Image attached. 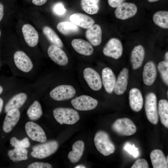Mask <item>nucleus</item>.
Here are the masks:
<instances>
[{
    "instance_id": "14",
    "label": "nucleus",
    "mask_w": 168,
    "mask_h": 168,
    "mask_svg": "<svg viewBox=\"0 0 168 168\" xmlns=\"http://www.w3.org/2000/svg\"><path fill=\"white\" fill-rule=\"evenodd\" d=\"M116 82V77L112 70L108 67L104 68L102 71V82L107 93L113 92Z\"/></svg>"
},
{
    "instance_id": "46",
    "label": "nucleus",
    "mask_w": 168,
    "mask_h": 168,
    "mask_svg": "<svg viewBox=\"0 0 168 168\" xmlns=\"http://www.w3.org/2000/svg\"><path fill=\"white\" fill-rule=\"evenodd\" d=\"M3 91V88L0 85V94H1Z\"/></svg>"
},
{
    "instance_id": "6",
    "label": "nucleus",
    "mask_w": 168,
    "mask_h": 168,
    "mask_svg": "<svg viewBox=\"0 0 168 168\" xmlns=\"http://www.w3.org/2000/svg\"><path fill=\"white\" fill-rule=\"evenodd\" d=\"M76 93V90L72 86L62 85L52 89L49 93V95L54 100L62 101L73 98Z\"/></svg>"
},
{
    "instance_id": "41",
    "label": "nucleus",
    "mask_w": 168,
    "mask_h": 168,
    "mask_svg": "<svg viewBox=\"0 0 168 168\" xmlns=\"http://www.w3.org/2000/svg\"><path fill=\"white\" fill-rule=\"evenodd\" d=\"M47 0H32L33 3L36 6H41L45 4Z\"/></svg>"
},
{
    "instance_id": "39",
    "label": "nucleus",
    "mask_w": 168,
    "mask_h": 168,
    "mask_svg": "<svg viewBox=\"0 0 168 168\" xmlns=\"http://www.w3.org/2000/svg\"><path fill=\"white\" fill-rule=\"evenodd\" d=\"M51 165L47 163L35 162L29 165L28 168H51Z\"/></svg>"
},
{
    "instance_id": "19",
    "label": "nucleus",
    "mask_w": 168,
    "mask_h": 168,
    "mask_svg": "<svg viewBox=\"0 0 168 168\" xmlns=\"http://www.w3.org/2000/svg\"><path fill=\"white\" fill-rule=\"evenodd\" d=\"M102 32L100 26L93 24L87 29L85 33L86 37L90 43L94 46L99 45L102 41Z\"/></svg>"
},
{
    "instance_id": "37",
    "label": "nucleus",
    "mask_w": 168,
    "mask_h": 168,
    "mask_svg": "<svg viewBox=\"0 0 168 168\" xmlns=\"http://www.w3.org/2000/svg\"><path fill=\"white\" fill-rule=\"evenodd\" d=\"M53 10L54 13L58 16L64 15L66 12L64 5L61 3L56 4L53 7Z\"/></svg>"
},
{
    "instance_id": "2",
    "label": "nucleus",
    "mask_w": 168,
    "mask_h": 168,
    "mask_svg": "<svg viewBox=\"0 0 168 168\" xmlns=\"http://www.w3.org/2000/svg\"><path fill=\"white\" fill-rule=\"evenodd\" d=\"M53 114L56 120L61 125L63 124H73L80 119L78 112L70 108H57L54 110Z\"/></svg>"
},
{
    "instance_id": "47",
    "label": "nucleus",
    "mask_w": 168,
    "mask_h": 168,
    "mask_svg": "<svg viewBox=\"0 0 168 168\" xmlns=\"http://www.w3.org/2000/svg\"><path fill=\"white\" fill-rule=\"evenodd\" d=\"M149 2H156V1H157L159 0H147Z\"/></svg>"
},
{
    "instance_id": "28",
    "label": "nucleus",
    "mask_w": 168,
    "mask_h": 168,
    "mask_svg": "<svg viewBox=\"0 0 168 168\" xmlns=\"http://www.w3.org/2000/svg\"><path fill=\"white\" fill-rule=\"evenodd\" d=\"M158 114L161 123L168 128V102L165 99L160 100L158 105Z\"/></svg>"
},
{
    "instance_id": "21",
    "label": "nucleus",
    "mask_w": 168,
    "mask_h": 168,
    "mask_svg": "<svg viewBox=\"0 0 168 168\" xmlns=\"http://www.w3.org/2000/svg\"><path fill=\"white\" fill-rule=\"evenodd\" d=\"M128 70L124 68L120 72L116 80L114 90L117 95L123 94L126 91L128 85Z\"/></svg>"
},
{
    "instance_id": "17",
    "label": "nucleus",
    "mask_w": 168,
    "mask_h": 168,
    "mask_svg": "<svg viewBox=\"0 0 168 168\" xmlns=\"http://www.w3.org/2000/svg\"><path fill=\"white\" fill-rule=\"evenodd\" d=\"M129 103L132 110L138 112L142 108L143 104V99L142 93L138 88L131 89L129 92Z\"/></svg>"
},
{
    "instance_id": "49",
    "label": "nucleus",
    "mask_w": 168,
    "mask_h": 168,
    "mask_svg": "<svg viewBox=\"0 0 168 168\" xmlns=\"http://www.w3.org/2000/svg\"><path fill=\"white\" fill-rule=\"evenodd\" d=\"M1 30H0V36H1Z\"/></svg>"
},
{
    "instance_id": "15",
    "label": "nucleus",
    "mask_w": 168,
    "mask_h": 168,
    "mask_svg": "<svg viewBox=\"0 0 168 168\" xmlns=\"http://www.w3.org/2000/svg\"><path fill=\"white\" fill-rule=\"evenodd\" d=\"M22 31L26 42L30 47H33L37 44L39 35L35 29L29 24L24 25Z\"/></svg>"
},
{
    "instance_id": "40",
    "label": "nucleus",
    "mask_w": 168,
    "mask_h": 168,
    "mask_svg": "<svg viewBox=\"0 0 168 168\" xmlns=\"http://www.w3.org/2000/svg\"><path fill=\"white\" fill-rule=\"evenodd\" d=\"M110 6L113 8L117 7L123 2L124 0H108Z\"/></svg>"
},
{
    "instance_id": "4",
    "label": "nucleus",
    "mask_w": 168,
    "mask_h": 168,
    "mask_svg": "<svg viewBox=\"0 0 168 168\" xmlns=\"http://www.w3.org/2000/svg\"><path fill=\"white\" fill-rule=\"evenodd\" d=\"M145 110L148 121L153 124H156L159 121V115L156 96L154 93L150 92L146 95Z\"/></svg>"
},
{
    "instance_id": "44",
    "label": "nucleus",
    "mask_w": 168,
    "mask_h": 168,
    "mask_svg": "<svg viewBox=\"0 0 168 168\" xmlns=\"http://www.w3.org/2000/svg\"><path fill=\"white\" fill-rule=\"evenodd\" d=\"M164 59L165 61L168 62V52H167L165 54Z\"/></svg>"
},
{
    "instance_id": "16",
    "label": "nucleus",
    "mask_w": 168,
    "mask_h": 168,
    "mask_svg": "<svg viewBox=\"0 0 168 168\" xmlns=\"http://www.w3.org/2000/svg\"><path fill=\"white\" fill-rule=\"evenodd\" d=\"M20 116V112L18 109H13L7 112L3 122V131L6 133L11 131L18 122Z\"/></svg>"
},
{
    "instance_id": "20",
    "label": "nucleus",
    "mask_w": 168,
    "mask_h": 168,
    "mask_svg": "<svg viewBox=\"0 0 168 168\" xmlns=\"http://www.w3.org/2000/svg\"><path fill=\"white\" fill-rule=\"evenodd\" d=\"M71 22L78 26L87 29L95 23L94 20L91 17L81 13H76L70 17Z\"/></svg>"
},
{
    "instance_id": "42",
    "label": "nucleus",
    "mask_w": 168,
    "mask_h": 168,
    "mask_svg": "<svg viewBox=\"0 0 168 168\" xmlns=\"http://www.w3.org/2000/svg\"><path fill=\"white\" fill-rule=\"evenodd\" d=\"M4 15V6L3 4L0 2V21L3 18Z\"/></svg>"
},
{
    "instance_id": "31",
    "label": "nucleus",
    "mask_w": 168,
    "mask_h": 168,
    "mask_svg": "<svg viewBox=\"0 0 168 168\" xmlns=\"http://www.w3.org/2000/svg\"><path fill=\"white\" fill-rule=\"evenodd\" d=\"M29 119L34 121L39 119L42 114L41 107L37 100H35L30 105L27 111Z\"/></svg>"
},
{
    "instance_id": "13",
    "label": "nucleus",
    "mask_w": 168,
    "mask_h": 168,
    "mask_svg": "<svg viewBox=\"0 0 168 168\" xmlns=\"http://www.w3.org/2000/svg\"><path fill=\"white\" fill-rule=\"evenodd\" d=\"M47 52L50 59L57 64L64 66L68 63V57L61 48L52 44L49 47Z\"/></svg>"
},
{
    "instance_id": "11",
    "label": "nucleus",
    "mask_w": 168,
    "mask_h": 168,
    "mask_svg": "<svg viewBox=\"0 0 168 168\" xmlns=\"http://www.w3.org/2000/svg\"><path fill=\"white\" fill-rule=\"evenodd\" d=\"M137 10V7L134 4L123 2L117 7L114 14L118 19L125 20L135 16Z\"/></svg>"
},
{
    "instance_id": "12",
    "label": "nucleus",
    "mask_w": 168,
    "mask_h": 168,
    "mask_svg": "<svg viewBox=\"0 0 168 168\" xmlns=\"http://www.w3.org/2000/svg\"><path fill=\"white\" fill-rule=\"evenodd\" d=\"M14 60L16 67L23 72H29L33 67V64L30 58L22 51H16L14 55Z\"/></svg>"
},
{
    "instance_id": "32",
    "label": "nucleus",
    "mask_w": 168,
    "mask_h": 168,
    "mask_svg": "<svg viewBox=\"0 0 168 168\" xmlns=\"http://www.w3.org/2000/svg\"><path fill=\"white\" fill-rule=\"evenodd\" d=\"M27 153L28 151L25 148H15L8 152L10 159L15 162L26 160Z\"/></svg>"
},
{
    "instance_id": "5",
    "label": "nucleus",
    "mask_w": 168,
    "mask_h": 168,
    "mask_svg": "<svg viewBox=\"0 0 168 168\" xmlns=\"http://www.w3.org/2000/svg\"><path fill=\"white\" fill-rule=\"evenodd\" d=\"M112 130L122 136H129L134 134L136 127L133 122L127 118L116 120L112 125Z\"/></svg>"
},
{
    "instance_id": "25",
    "label": "nucleus",
    "mask_w": 168,
    "mask_h": 168,
    "mask_svg": "<svg viewBox=\"0 0 168 168\" xmlns=\"http://www.w3.org/2000/svg\"><path fill=\"white\" fill-rule=\"evenodd\" d=\"M72 150L68 153V158L72 163L77 162L81 158L84 149V143L82 140H78L73 144Z\"/></svg>"
},
{
    "instance_id": "23",
    "label": "nucleus",
    "mask_w": 168,
    "mask_h": 168,
    "mask_svg": "<svg viewBox=\"0 0 168 168\" xmlns=\"http://www.w3.org/2000/svg\"><path fill=\"white\" fill-rule=\"evenodd\" d=\"M145 54L144 48L142 45H137L133 48L131 55V62L133 69H137L140 67L144 60Z\"/></svg>"
},
{
    "instance_id": "30",
    "label": "nucleus",
    "mask_w": 168,
    "mask_h": 168,
    "mask_svg": "<svg viewBox=\"0 0 168 168\" xmlns=\"http://www.w3.org/2000/svg\"><path fill=\"white\" fill-rule=\"evenodd\" d=\"M43 32L48 40L53 44L61 48L63 47V43L55 32L50 27L44 26Z\"/></svg>"
},
{
    "instance_id": "34",
    "label": "nucleus",
    "mask_w": 168,
    "mask_h": 168,
    "mask_svg": "<svg viewBox=\"0 0 168 168\" xmlns=\"http://www.w3.org/2000/svg\"><path fill=\"white\" fill-rule=\"evenodd\" d=\"M157 69L164 83L168 85V62L165 61L160 62L157 65Z\"/></svg>"
},
{
    "instance_id": "48",
    "label": "nucleus",
    "mask_w": 168,
    "mask_h": 168,
    "mask_svg": "<svg viewBox=\"0 0 168 168\" xmlns=\"http://www.w3.org/2000/svg\"><path fill=\"white\" fill-rule=\"evenodd\" d=\"M166 161H167V162L168 163V156H167V157L166 158Z\"/></svg>"
},
{
    "instance_id": "18",
    "label": "nucleus",
    "mask_w": 168,
    "mask_h": 168,
    "mask_svg": "<svg viewBox=\"0 0 168 168\" xmlns=\"http://www.w3.org/2000/svg\"><path fill=\"white\" fill-rule=\"evenodd\" d=\"M157 73L155 63L152 61L147 62L144 66L142 73L144 83L147 86L152 85L156 79Z\"/></svg>"
},
{
    "instance_id": "29",
    "label": "nucleus",
    "mask_w": 168,
    "mask_h": 168,
    "mask_svg": "<svg viewBox=\"0 0 168 168\" xmlns=\"http://www.w3.org/2000/svg\"><path fill=\"white\" fill-rule=\"evenodd\" d=\"M100 0H81V6L82 10L89 14L97 13L99 10Z\"/></svg>"
},
{
    "instance_id": "24",
    "label": "nucleus",
    "mask_w": 168,
    "mask_h": 168,
    "mask_svg": "<svg viewBox=\"0 0 168 168\" xmlns=\"http://www.w3.org/2000/svg\"><path fill=\"white\" fill-rule=\"evenodd\" d=\"M150 158L153 168H168L166 157L161 150L156 149L152 151L150 154Z\"/></svg>"
},
{
    "instance_id": "1",
    "label": "nucleus",
    "mask_w": 168,
    "mask_h": 168,
    "mask_svg": "<svg viewBox=\"0 0 168 168\" xmlns=\"http://www.w3.org/2000/svg\"><path fill=\"white\" fill-rule=\"evenodd\" d=\"M94 142L98 151L104 156H109L115 151L114 144L108 133L104 131L100 130L96 133L94 138Z\"/></svg>"
},
{
    "instance_id": "3",
    "label": "nucleus",
    "mask_w": 168,
    "mask_h": 168,
    "mask_svg": "<svg viewBox=\"0 0 168 168\" xmlns=\"http://www.w3.org/2000/svg\"><path fill=\"white\" fill-rule=\"evenodd\" d=\"M58 147V142L51 140L34 146L31 155L38 159H43L48 157L55 153Z\"/></svg>"
},
{
    "instance_id": "27",
    "label": "nucleus",
    "mask_w": 168,
    "mask_h": 168,
    "mask_svg": "<svg viewBox=\"0 0 168 168\" xmlns=\"http://www.w3.org/2000/svg\"><path fill=\"white\" fill-rule=\"evenodd\" d=\"M57 28L60 33L65 35L76 34L79 30L78 26L69 21H62L59 23Z\"/></svg>"
},
{
    "instance_id": "9",
    "label": "nucleus",
    "mask_w": 168,
    "mask_h": 168,
    "mask_svg": "<svg viewBox=\"0 0 168 168\" xmlns=\"http://www.w3.org/2000/svg\"><path fill=\"white\" fill-rule=\"evenodd\" d=\"M25 128L26 133L31 140L41 143L46 141L47 138L45 132L37 124L33 122H28L26 124Z\"/></svg>"
},
{
    "instance_id": "43",
    "label": "nucleus",
    "mask_w": 168,
    "mask_h": 168,
    "mask_svg": "<svg viewBox=\"0 0 168 168\" xmlns=\"http://www.w3.org/2000/svg\"><path fill=\"white\" fill-rule=\"evenodd\" d=\"M3 101L2 99L0 97V113L2 110L3 106Z\"/></svg>"
},
{
    "instance_id": "10",
    "label": "nucleus",
    "mask_w": 168,
    "mask_h": 168,
    "mask_svg": "<svg viewBox=\"0 0 168 168\" xmlns=\"http://www.w3.org/2000/svg\"><path fill=\"white\" fill-rule=\"evenodd\" d=\"M84 77L89 87L93 90L97 91L100 90L102 82L99 73L91 68H86L84 70Z\"/></svg>"
},
{
    "instance_id": "45",
    "label": "nucleus",
    "mask_w": 168,
    "mask_h": 168,
    "mask_svg": "<svg viewBox=\"0 0 168 168\" xmlns=\"http://www.w3.org/2000/svg\"><path fill=\"white\" fill-rule=\"evenodd\" d=\"M86 167L82 165H79L76 166L74 168H85Z\"/></svg>"
},
{
    "instance_id": "8",
    "label": "nucleus",
    "mask_w": 168,
    "mask_h": 168,
    "mask_svg": "<svg viewBox=\"0 0 168 168\" xmlns=\"http://www.w3.org/2000/svg\"><path fill=\"white\" fill-rule=\"evenodd\" d=\"M123 48L121 41L118 39L111 38L104 47L103 54L107 57L118 59L122 56Z\"/></svg>"
},
{
    "instance_id": "7",
    "label": "nucleus",
    "mask_w": 168,
    "mask_h": 168,
    "mask_svg": "<svg viewBox=\"0 0 168 168\" xmlns=\"http://www.w3.org/2000/svg\"><path fill=\"white\" fill-rule=\"evenodd\" d=\"M71 103L74 108L77 110L87 111L95 109L98 102L96 99L89 96L82 95L72 99Z\"/></svg>"
},
{
    "instance_id": "26",
    "label": "nucleus",
    "mask_w": 168,
    "mask_h": 168,
    "mask_svg": "<svg viewBox=\"0 0 168 168\" xmlns=\"http://www.w3.org/2000/svg\"><path fill=\"white\" fill-rule=\"evenodd\" d=\"M27 98V96L24 93H20L16 95L6 104L4 108L5 112L7 113L13 109L20 108L25 103Z\"/></svg>"
},
{
    "instance_id": "33",
    "label": "nucleus",
    "mask_w": 168,
    "mask_h": 168,
    "mask_svg": "<svg viewBox=\"0 0 168 168\" xmlns=\"http://www.w3.org/2000/svg\"><path fill=\"white\" fill-rule=\"evenodd\" d=\"M153 20L155 23L161 28H168V12L158 11L153 15Z\"/></svg>"
},
{
    "instance_id": "38",
    "label": "nucleus",
    "mask_w": 168,
    "mask_h": 168,
    "mask_svg": "<svg viewBox=\"0 0 168 168\" xmlns=\"http://www.w3.org/2000/svg\"><path fill=\"white\" fill-rule=\"evenodd\" d=\"M131 168H148L149 166L147 161L144 159L137 160L133 163Z\"/></svg>"
},
{
    "instance_id": "35",
    "label": "nucleus",
    "mask_w": 168,
    "mask_h": 168,
    "mask_svg": "<svg viewBox=\"0 0 168 168\" xmlns=\"http://www.w3.org/2000/svg\"><path fill=\"white\" fill-rule=\"evenodd\" d=\"M10 144L15 148H26L30 146V143L29 139L25 138L21 140H19L15 137H12L10 141Z\"/></svg>"
},
{
    "instance_id": "22",
    "label": "nucleus",
    "mask_w": 168,
    "mask_h": 168,
    "mask_svg": "<svg viewBox=\"0 0 168 168\" xmlns=\"http://www.w3.org/2000/svg\"><path fill=\"white\" fill-rule=\"evenodd\" d=\"M71 44L74 49L80 54L89 56L93 53V48L91 44L83 39H73L72 41Z\"/></svg>"
},
{
    "instance_id": "36",
    "label": "nucleus",
    "mask_w": 168,
    "mask_h": 168,
    "mask_svg": "<svg viewBox=\"0 0 168 168\" xmlns=\"http://www.w3.org/2000/svg\"><path fill=\"white\" fill-rule=\"evenodd\" d=\"M124 149L134 157H138L139 155L138 148L136 147L134 144L132 145L127 142L124 145Z\"/></svg>"
}]
</instances>
